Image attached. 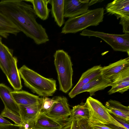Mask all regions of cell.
Segmentation results:
<instances>
[{
	"label": "cell",
	"instance_id": "6da1fadb",
	"mask_svg": "<svg viewBox=\"0 0 129 129\" xmlns=\"http://www.w3.org/2000/svg\"><path fill=\"white\" fill-rule=\"evenodd\" d=\"M0 11L36 44L49 41L45 29L36 21L37 17L32 6L24 0H1Z\"/></svg>",
	"mask_w": 129,
	"mask_h": 129
},
{
	"label": "cell",
	"instance_id": "7a4b0ae2",
	"mask_svg": "<svg viewBox=\"0 0 129 129\" xmlns=\"http://www.w3.org/2000/svg\"><path fill=\"white\" fill-rule=\"evenodd\" d=\"M25 85L41 97L52 95L56 91V81L45 78L25 65L18 69Z\"/></svg>",
	"mask_w": 129,
	"mask_h": 129
},
{
	"label": "cell",
	"instance_id": "3957f363",
	"mask_svg": "<svg viewBox=\"0 0 129 129\" xmlns=\"http://www.w3.org/2000/svg\"><path fill=\"white\" fill-rule=\"evenodd\" d=\"M104 9L100 8L89 10L85 13L70 18L65 22L61 33H75L91 26H97L103 21Z\"/></svg>",
	"mask_w": 129,
	"mask_h": 129
},
{
	"label": "cell",
	"instance_id": "277c9868",
	"mask_svg": "<svg viewBox=\"0 0 129 129\" xmlns=\"http://www.w3.org/2000/svg\"><path fill=\"white\" fill-rule=\"evenodd\" d=\"M54 57L59 90L64 93H67L73 86V70L71 57L63 50H57Z\"/></svg>",
	"mask_w": 129,
	"mask_h": 129
},
{
	"label": "cell",
	"instance_id": "5b68a950",
	"mask_svg": "<svg viewBox=\"0 0 129 129\" xmlns=\"http://www.w3.org/2000/svg\"><path fill=\"white\" fill-rule=\"evenodd\" d=\"M86 102L89 112V123L112 124L126 128L112 116L109 109L98 100L89 96Z\"/></svg>",
	"mask_w": 129,
	"mask_h": 129
},
{
	"label": "cell",
	"instance_id": "8992f818",
	"mask_svg": "<svg viewBox=\"0 0 129 129\" xmlns=\"http://www.w3.org/2000/svg\"><path fill=\"white\" fill-rule=\"evenodd\" d=\"M80 35L83 36L100 38L109 45L114 51L126 52L129 55V33L114 34L86 29L83 30Z\"/></svg>",
	"mask_w": 129,
	"mask_h": 129
},
{
	"label": "cell",
	"instance_id": "52a82bcc",
	"mask_svg": "<svg viewBox=\"0 0 129 129\" xmlns=\"http://www.w3.org/2000/svg\"><path fill=\"white\" fill-rule=\"evenodd\" d=\"M71 110L67 98L58 96L57 102L46 115L63 125L68 120L71 114Z\"/></svg>",
	"mask_w": 129,
	"mask_h": 129
},
{
	"label": "cell",
	"instance_id": "ba28073f",
	"mask_svg": "<svg viewBox=\"0 0 129 129\" xmlns=\"http://www.w3.org/2000/svg\"><path fill=\"white\" fill-rule=\"evenodd\" d=\"M96 0H64V16L69 18L83 14L88 11L89 6Z\"/></svg>",
	"mask_w": 129,
	"mask_h": 129
},
{
	"label": "cell",
	"instance_id": "9c48e42d",
	"mask_svg": "<svg viewBox=\"0 0 129 129\" xmlns=\"http://www.w3.org/2000/svg\"><path fill=\"white\" fill-rule=\"evenodd\" d=\"M43 100V97H41L36 103L28 105H18L19 114L25 125L33 126L40 114Z\"/></svg>",
	"mask_w": 129,
	"mask_h": 129
},
{
	"label": "cell",
	"instance_id": "30bf717a",
	"mask_svg": "<svg viewBox=\"0 0 129 129\" xmlns=\"http://www.w3.org/2000/svg\"><path fill=\"white\" fill-rule=\"evenodd\" d=\"M102 67L101 65L94 66L83 73L77 84L69 93V97L71 98H74L82 86L101 75Z\"/></svg>",
	"mask_w": 129,
	"mask_h": 129
},
{
	"label": "cell",
	"instance_id": "8fae6325",
	"mask_svg": "<svg viewBox=\"0 0 129 129\" xmlns=\"http://www.w3.org/2000/svg\"><path fill=\"white\" fill-rule=\"evenodd\" d=\"M112 82L111 88L108 91L109 94L116 92L121 94L129 88V68L110 80Z\"/></svg>",
	"mask_w": 129,
	"mask_h": 129
},
{
	"label": "cell",
	"instance_id": "7c38bea8",
	"mask_svg": "<svg viewBox=\"0 0 129 129\" xmlns=\"http://www.w3.org/2000/svg\"><path fill=\"white\" fill-rule=\"evenodd\" d=\"M129 68V57L121 59L102 67L101 74L105 78L110 80L113 77Z\"/></svg>",
	"mask_w": 129,
	"mask_h": 129
},
{
	"label": "cell",
	"instance_id": "4fadbf2b",
	"mask_svg": "<svg viewBox=\"0 0 129 129\" xmlns=\"http://www.w3.org/2000/svg\"><path fill=\"white\" fill-rule=\"evenodd\" d=\"M112 82L110 80L104 78L101 75L89 83L82 86L78 90L77 95L84 92H89L90 95H94L96 91L104 90L111 86Z\"/></svg>",
	"mask_w": 129,
	"mask_h": 129
},
{
	"label": "cell",
	"instance_id": "5bb4252c",
	"mask_svg": "<svg viewBox=\"0 0 129 129\" xmlns=\"http://www.w3.org/2000/svg\"><path fill=\"white\" fill-rule=\"evenodd\" d=\"M107 12L119 18L129 19V0H115L107 4Z\"/></svg>",
	"mask_w": 129,
	"mask_h": 129
},
{
	"label": "cell",
	"instance_id": "9a60e30c",
	"mask_svg": "<svg viewBox=\"0 0 129 129\" xmlns=\"http://www.w3.org/2000/svg\"><path fill=\"white\" fill-rule=\"evenodd\" d=\"M13 53V50L3 43L2 38L0 36V68L6 76L10 71L14 57Z\"/></svg>",
	"mask_w": 129,
	"mask_h": 129
},
{
	"label": "cell",
	"instance_id": "2e32d148",
	"mask_svg": "<svg viewBox=\"0 0 129 129\" xmlns=\"http://www.w3.org/2000/svg\"><path fill=\"white\" fill-rule=\"evenodd\" d=\"M109 112L129 121V106H125L117 101L110 100L107 101L105 106Z\"/></svg>",
	"mask_w": 129,
	"mask_h": 129
},
{
	"label": "cell",
	"instance_id": "e0dca14e",
	"mask_svg": "<svg viewBox=\"0 0 129 129\" xmlns=\"http://www.w3.org/2000/svg\"><path fill=\"white\" fill-rule=\"evenodd\" d=\"M13 90L3 84H0V98L5 107L19 114L18 105L14 100L11 92Z\"/></svg>",
	"mask_w": 129,
	"mask_h": 129
},
{
	"label": "cell",
	"instance_id": "ac0fdd59",
	"mask_svg": "<svg viewBox=\"0 0 129 129\" xmlns=\"http://www.w3.org/2000/svg\"><path fill=\"white\" fill-rule=\"evenodd\" d=\"M20 32L17 26L0 11V36L7 39L10 34L16 36Z\"/></svg>",
	"mask_w": 129,
	"mask_h": 129
},
{
	"label": "cell",
	"instance_id": "d6986e66",
	"mask_svg": "<svg viewBox=\"0 0 129 129\" xmlns=\"http://www.w3.org/2000/svg\"><path fill=\"white\" fill-rule=\"evenodd\" d=\"M11 93L18 105H28L38 102L40 97L23 90H13Z\"/></svg>",
	"mask_w": 129,
	"mask_h": 129
},
{
	"label": "cell",
	"instance_id": "ffe728a7",
	"mask_svg": "<svg viewBox=\"0 0 129 129\" xmlns=\"http://www.w3.org/2000/svg\"><path fill=\"white\" fill-rule=\"evenodd\" d=\"M64 0H50L49 3L51 6V14L55 21L59 27L64 23Z\"/></svg>",
	"mask_w": 129,
	"mask_h": 129
},
{
	"label": "cell",
	"instance_id": "44dd1931",
	"mask_svg": "<svg viewBox=\"0 0 129 129\" xmlns=\"http://www.w3.org/2000/svg\"><path fill=\"white\" fill-rule=\"evenodd\" d=\"M62 126L46 115L40 114L32 126L39 129H61Z\"/></svg>",
	"mask_w": 129,
	"mask_h": 129
},
{
	"label": "cell",
	"instance_id": "7402d4cb",
	"mask_svg": "<svg viewBox=\"0 0 129 129\" xmlns=\"http://www.w3.org/2000/svg\"><path fill=\"white\" fill-rule=\"evenodd\" d=\"M17 58L14 56L12 62L10 72L6 76L7 79L14 90H20L22 86L21 77L18 69L17 63Z\"/></svg>",
	"mask_w": 129,
	"mask_h": 129
},
{
	"label": "cell",
	"instance_id": "603a6c76",
	"mask_svg": "<svg viewBox=\"0 0 129 129\" xmlns=\"http://www.w3.org/2000/svg\"><path fill=\"white\" fill-rule=\"evenodd\" d=\"M50 0H24L29 2L33 5V9L37 15L43 20H47L48 18L50 10L48 7Z\"/></svg>",
	"mask_w": 129,
	"mask_h": 129
},
{
	"label": "cell",
	"instance_id": "cb8c5ba5",
	"mask_svg": "<svg viewBox=\"0 0 129 129\" xmlns=\"http://www.w3.org/2000/svg\"><path fill=\"white\" fill-rule=\"evenodd\" d=\"M71 114L69 117L78 121L83 120H89V112L87 103L82 102L80 104L73 107L71 110Z\"/></svg>",
	"mask_w": 129,
	"mask_h": 129
},
{
	"label": "cell",
	"instance_id": "d4e9b609",
	"mask_svg": "<svg viewBox=\"0 0 129 129\" xmlns=\"http://www.w3.org/2000/svg\"><path fill=\"white\" fill-rule=\"evenodd\" d=\"M1 115L3 117H6L14 122L15 124L20 126H24L25 124L23 121L20 115L6 107L2 112Z\"/></svg>",
	"mask_w": 129,
	"mask_h": 129
},
{
	"label": "cell",
	"instance_id": "484cf974",
	"mask_svg": "<svg viewBox=\"0 0 129 129\" xmlns=\"http://www.w3.org/2000/svg\"><path fill=\"white\" fill-rule=\"evenodd\" d=\"M58 96L51 99L46 97H43V102L40 114H46L50 110L54 104L57 102Z\"/></svg>",
	"mask_w": 129,
	"mask_h": 129
},
{
	"label": "cell",
	"instance_id": "4316f807",
	"mask_svg": "<svg viewBox=\"0 0 129 129\" xmlns=\"http://www.w3.org/2000/svg\"><path fill=\"white\" fill-rule=\"evenodd\" d=\"M119 23L122 26L123 32L125 33H129V19L120 18Z\"/></svg>",
	"mask_w": 129,
	"mask_h": 129
},
{
	"label": "cell",
	"instance_id": "83f0119b",
	"mask_svg": "<svg viewBox=\"0 0 129 129\" xmlns=\"http://www.w3.org/2000/svg\"><path fill=\"white\" fill-rule=\"evenodd\" d=\"M118 122L123 125L126 129H129V121L118 116L110 114Z\"/></svg>",
	"mask_w": 129,
	"mask_h": 129
},
{
	"label": "cell",
	"instance_id": "f1b7e54d",
	"mask_svg": "<svg viewBox=\"0 0 129 129\" xmlns=\"http://www.w3.org/2000/svg\"><path fill=\"white\" fill-rule=\"evenodd\" d=\"M88 124L92 129H113L104 124L99 123H88Z\"/></svg>",
	"mask_w": 129,
	"mask_h": 129
},
{
	"label": "cell",
	"instance_id": "f546056e",
	"mask_svg": "<svg viewBox=\"0 0 129 129\" xmlns=\"http://www.w3.org/2000/svg\"><path fill=\"white\" fill-rule=\"evenodd\" d=\"M24 126L14 124L12 125L0 126V129H24Z\"/></svg>",
	"mask_w": 129,
	"mask_h": 129
},
{
	"label": "cell",
	"instance_id": "4dcf8cb0",
	"mask_svg": "<svg viewBox=\"0 0 129 129\" xmlns=\"http://www.w3.org/2000/svg\"><path fill=\"white\" fill-rule=\"evenodd\" d=\"M14 124L5 119L3 116L0 115V126L12 125Z\"/></svg>",
	"mask_w": 129,
	"mask_h": 129
},
{
	"label": "cell",
	"instance_id": "1f68e13d",
	"mask_svg": "<svg viewBox=\"0 0 129 129\" xmlns=\"http://www.w3.org/2000/svg\"><path fill=\"white\" fill-rule=\"evenodd\" d=\"M73 120L69 117L68 120L63 124L61 129H71Z\"/></svg>",
	"mask_w": 129,
	"mask_h": 129
},
{
	"label": "cell",
	"instance_id": "d6a6232c",
	"mask_svg": "<svg viewBox=\"0 0 129 129\" xmlns=\"http://www.w3.org/2000/svg\"><path fill=\"white\" fill-rule=\"evenodd\" d=\"M71 129H80L78 122L75 119H73Z\"/></svg>",
	"mask_w": 129,
	"mask_h": 129
},
{
	"label": "cell",
	"instance_id": "836d02e7",
	"mask_svg": "<svg viewBox=\"0 0 129 129\" xmlns=\"http://www.w3.org/2000/svg\"><path fill=\"white\" fill-rule=\"evenodd\" d=\"M106 125L113 129H126L123 127L118 126L112 124H108Z\"/></svg>",
	"mask_w": 129,
	"mask_h": 129
},
{
	"label": "cell",
	"instance_id": "e575fe53",
	"mask_svg": "<svg viewBox=\"0 0 129 129\" xmlns=\"http://www.w3.org/2000/svg\"><path fill=\"white\" fill-rule=\"evenodd\" d=\"M24 129H39L34 128L33 126H29L25 125Z\"/></svg>",
	"mask_w": 129,
	"mask_h": 129
}]
</instances>
